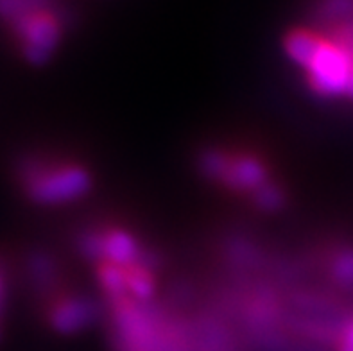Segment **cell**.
Masks as SVG:
<instances>
[{"label":"cell","instance_id":"obj_11","mask_svg":"<svg viewBox=\"0 0 353 351\" xmlns=\"http://www.w3.org/2000/svg\"><path fill=\"white\" fill-rule=\"evenodd\" d=\"M256 203L260 208L276 210L283 205V194L278 187L273 185H264L256 190Z\"/></svg>","mask_w":353,"mask_h":351},{"label":"cell","instance_id":"obj_16","mask_svg":"<svg viewBox=\"0 0 353 351\" xmlns=\"http://www.w3.org/2000/svg\"><path fill=\"white\" fill-rule=\"evenodd\" d=\"M346 95H350L353 99V74L348 81V86H346Z\"/></svg>","mask_w":353,"mask_h":351},{"label":"cell","instance_id":"obj_7","mask_svg":"<svg viewBox=\"0 0 353 351\" xmlns=\"http://www.w3.org/2000/svg\"><path fill=\"white\" fill-rule=\"evenodd\" d=\"M323 43V38L309 31H294L287 36L285 49L287 54L294 59L298 65L309 68L310 63L314 61L319 47Z\"/></svg>","mask_w":353,"mask_h":351},{"label":"cell","instance_id":"obj_5","mask_svg":"<svg viewBox=\"0 0 353 351\" xmlns=\"http://www.w3.org/2000/svg\"><path fill=\"white\" fill-rule=\"evenodd\" d=\"M265 179H268V170L264 165L255 158L246 156V158L232 160L224 181L239 190H259L265 185Z\"/></svg>","mask_w":353,"mask_h":351},{"label":"cell","instance_id":"obj_14","mask_svg":"<svg viewBox=\"0 0 353 351\" xmlns=\"http://www.w3.org/2000/svg\"><path fill=\"white\" fill-rule=\"evenodd\" d=\"M327 9L332 17H346L353 14V0H328Z\"/></svg>","mask_w":353,"mask_h":351},{"label":"cell","instance_id":"obj_4","mask_svg":"<svg viewBox=\"0 0 353 351\" xmlns=\"http://www.w3.org/2000/svg\"><path fill=\"white\" fill-rule=\"evenodd\" d=\"M95 314H97V308L94 303L86 299H68L54 308L52 325L63 334H70L92 323Z\"/></svg>","mask_w":353,"mask_h":351},{"label":"cell","instance_id":"obj_1","mask_svg":"<svg viewBox=\"0 0 353 351\" xmlns=\"http://www.w3.org/2000/svg\"><path fill=\"white\" fill-rule=\"evenodd\" d=\"M309 70L310 85L321 95L346 94L353 74V54L341 41L323 40Z\"/></svg>","mask_w":353,"mask_h":351},{"label":"cell","instance_id":"obj_6","mask_svg":"<svg viewBox=\"0 0 353 351\" xmlns=\"http://www.w3.org/2000/svg\"><path fill=\"white\" fill-rule=\"evenodd\" d=\"M103 257L113 265H131L139 258V245L133 237L121 230L110 232L103 237Z\"/></svg>","mask_w":353,"mask_h":351},{"label":"cell","instance_id":"obj_9","mask_svg":"<svg viewBox=\"0 0 353 351\" xmlns=\"http://www.w3.org/2000/svg\"><path fill=\"white\" fill-rule=\"evenodd\" d=\"M230 163H232V160L219 151L206 152L201 158L203 172H205L206 176H210V178L223 179V181L224 178H226V174H228Z\"/></svg>","mask_w":353,"mask_h":351},{"label":"cell","instance_id":"obj_3","mask_svg":"<svg viewBox=\"0 0 353 351\" xmlns=\"http://www.w3.org/2000/svg\"><path fill=\"white\" fill-rule=\"evenodd\" d=\"M18 34L22 36L23 54L32 63L49 58L59 38L58 22L47 13H26L18 18Z\"/></svg>","mask_w":353,"mask_h":351},{"label":"cell","instance_id":"obj_8","mask_svg":"<svg viewBox=\"0 0 353 351\" xmlns=\"http://www.w3.org/2000/svg\"><path fill=\"white\" fill-rule=\"evenodd\" d=\"M101 281L113 296H122L128 290V271L124 267L106 263L101 269Z\"/></svg>","mask_w":353,"mask_h":351},{"label":"cell","instance_id":"obj_12","mask_svg":"<svg viewBox=\"0 0 353 351\" xmlns=\"http://www.w3.org/2000/svg\"><path fill=\"white\" fill-rule=\"evenodd\" d=\"M334 276L341 283L353 285V251H346L334 262Z\"/></svg>","mask_w":353,"mask_h":351},{"label":"cell","instance_id":"obj_15","mask_svg":"<svg viewBox=\"0 0 353 351\" xmlns=\"http://www.w3.org/2000/svg\"><path fill=\"white\" fill-rule=\"evenodd\" d=\"M341 350L353 351V321L346 325L345 332H343V343H341Z\"/></svg>","mask_w":353,"mask_h":351},{"label":"cell","instance_id":"obj_10","mask_svg":"<svg viewBox=\"0 0 353 351\" xmlns=\"http://www.w3.org/2000/svg\"><path fill=\"white\" fill-rule=\"evenodd\" d=\"M128 271V269H125ZM128 289L139 296V298L145 299L152 294V280L151 276L148 274L145 269H140V267H131L128 271Z\"/></svg>","mask_w":353,"mask_h":351},{"label":"cell","instance_id":"obj_2","mask_svg":"<svg viewBox=\"0 0 353 351\" xmlns=\"http://www.w3.org/2000/svg\"><path fill=\"white\" fill-rule=\"evenodd\" d=\"M90 188L88 174L79 167H65L29 178V196L38 203L56 205L83 196Z\"/></svg>","mask_w":353,"mask_h":351},{"label":"cell","instance_id":"obj_13","mask_svg":"<svg viewBox=\"0 0 353 351\" xmlns=\"http://www.w3.org/2000/svg\"><path fill=\"white\" fill-rule=\"evenodd\" d=\"M83 251L88 257H103V237L90 233L83 240Z\"/></svg>","mask_w":353,"mask_h":351}]
</instances>
